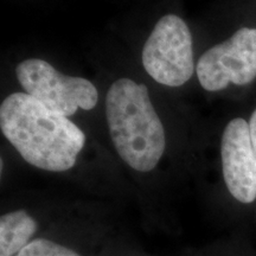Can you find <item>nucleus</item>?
<instances>
[{
  "mask_svg": "<svg viewBox=\"0 0 256 256\" xmlns=\"http://www.w3.org/2000/svg\"><path fill=\"white\" fill-rule=\"evenodd\" d=\"M16 256H81L66 246L48 238H34Z\"/></svg>",
  "mask_w": 256,
  "mask_h": 256,
  "instance_id": "obj_8",
  "label": "nucleus"
},
{
  "mask_svg": "<svg viewBox=\"0 0 256 256\" xmlns=\"http://www.w3.org/2000/svg\"><path fill=\"white\" fill-rule=\"evenodd\" d=\"M144 68L160 84L179 87L194 70L192 37L188 25L176 14H166L156 24L142 50Z\"/></svg>",
  "mask_w": 256,
  "mask_h": 256,
  "instance_id": "obj_3",
  "label": "nucleus"
},
{
  "mask_svg": "<svg viewBox=\"0 0 256 256\" xmlns=\"http://www.w3.org/2000/svg\"><path fill=\"white\" fill-rule=\"evenodd\" d=\"M37 222L25 210L5 214L0 218V256H16L32 241Z\"/></svg>",
  "mask_w": 256,
  "mask_h": 256,
  "instance_id": "obj_7",
  "label": "nucleus"
},
{
  "mask_svg": "<svg viewBox=\"0 0 256 256\" xmlns=\"http://www.w3.org/2000/svg\"><path fill=\"white\" fill-rule=\"evenodd\" d=\"M0 127L25 162L50 172L74 168L86 142L81 128L28 92H14L2 101Z\"/></svg>",
  "mask_w": 256,
  "mask_h": 256,
  "instance_id": "obj_1",
  "label": "nucleus"
},
{
  "mask_svg": "<svg viewBox=\"0 0 256 256\" xmlns=\"http://www.w3.org/2000/svg\"><path fill=\"white\" fill-rule=\"evenodd\" d=\"M197 78L209 92L229 83L246 86L256 78V28H242L229 40L212 46L198 60Z\"/></svg>",
  "mask_w": 256,
  "mask_h": 256,
  "instance_id": "obj_5",
  "label": "nucleus"
},
{
  "mask_svg": "<svg viewBox=\"0 0 256 256\" xmlns=\"http://www.w3.org/2000/svg\"><path fill=\"white\" fill-rule=\"evenodd\" d=\"M16 76L28 95L63 116H72L78 108L90 110L98 104V90L90 81L63 75L43 60L19 63Z\"/></svg>",
  "mask_w": 256,
  "mask_h": 256,
  "instance_id": "obj_4",
  "label": "nucleus"
},
{
  "mask_svg": "<svg viewBox=\"0 0 256 256\" xmlns=\"http://www.w3.org/2000/svg\"><path fill=\"white\" fill-rule=\"evenodd\" d=\"M249 132H250L252 150H254V153L256 156V110H254V113L252 114L250 121H249Z\"/></svg>",
  "mask_w": 256,
  "mask_h": 256,
  "instance_id": "obj_9",
  "label": "nucleus"
},
{
  "mask_svg": "<svg viewBox=\"0 0 256 256\" xmlns=\"http://www.w3.org/2000/svg\"><path fill=\"white\" fill-rule=\"evenodd\" d=\"M106 116L115 150L139 172H150L164 154L165 130L145 84L120 78L106 96Z\"/></svg>",
  "mask_w": 256,
  "mask_h": 256,
  "instance_id": "obj_2",
  "label": "nucleus"
},
{
  "mask_svg": "<svg viewBox=\"0 0 256 256\" xmlns=\"http://www.w3.org/2000/svg\"><path fill=\"white\" fill-rule=\"evenodd\" d=\"M223 177L230 194L244 204L256 200V156L249 124L234 119L226 124L220 144Z\"/></svg>",
  "mask_w": 256,
  "mask_h": 256,
  "instance_id": "obj_6",
  "label": "nucleus"
}]
</instances>
